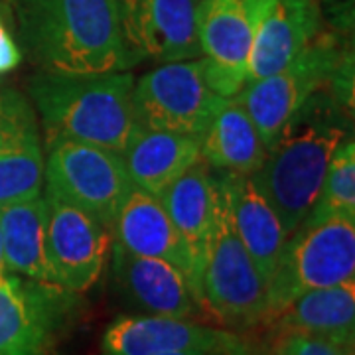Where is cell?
Returning a JSON list of instances; mask_svg holds the SVG:
<instances>
[{"mask_svg": "<svg viewBox=\"0 0 355 355\" xmlns=\"http://www.w3.org/2000/svg\"><path fill=\"white\" fill-rule=\"evenodd\" d=\"M111 233L113 241L123 245L130 253L162 259L176 266L188 279L198 300L196 270L190 247L156 196L132 188L123 207L119 209Z\"/></svg>", "mask_w": 355, "mask_h": 355, "instance_id": "e0dca14e", "label": "cell"}, {"mask_svg": "<svg viewBox=\"0 0 355 355\" xmlns=\"http://www.w3.org/2000/svg\"><path fill=\"white\" fill-rule=\"evenodd\" d=\"M241 340L231 331L203 326L188 318L119 316L103 334L101 355H162L180 352L221 354Z\"/></svg>", "mask_w": 355, "mask_h": 355, "instance_id": "5bb4252c", "label": "cell"}, {"mask_svg": "<svg viewBox=\"0 0 355 355\" xmlns=\"http://www.w3.org/2000/svg\"><path fill=\"white\" fill-rule=\"evenodd\" d=\"M44 168L32 103L14 89H0V207L40 196Z\"/></svg>", "mask_w": 355, "mask_h": 355, "instance_id": "9a60e30c", "label": "cell"}, {"mask_svg": "<svg viewBox=\"0 0 355 355\" xmlns=\"http://www.w3.org/2000/svg\"><path fill=\"white\" fill-rule=\"evenodd\" d=\"M81 314V296L53 282L0 275V355H55Z\"/></svg>", "mask_w": 355, "mask_h": 355, "instance_id": "8992f818", "label": "cell"}, {"mask_svg": "<svg viewBox=\"0 0 355 355\" xmlns=\"http://www.w3.org/2000/svg\"><path fill=\"white\" fill-rule=\"evenodd\" d=\"M355 280V217L302 221L288 235L268 282L266 316L277 318L298 296Z\"/></svg>", "mask_w": 355, "mask_h": 355, "instance_id": "277c9868", "label": "cell"}, {"mask_svg": "<svg viewBox=\"0 0 355 355\" xmlns=\"http://www.w3.org/2000/svg\"><path fill=\"white\" fill-rule=\"evenodd\" d=\"M279 342L272 355H354V347H343L338 343L308 336V334H279Z\"/></svg>", "mask_w": 355, "mask_h": 355, "instance_id": "d4e9b609", "label": "cell"}, {"mask_svg": "<svg viewBox=\"0 0 355 355\" xmlns=\"http://www.w3.org/2000/svg\"><path fill=\"white\" fill-rule=\"evenodd\" d=\"M0 229L6 270L26 279L51 282L44 235H46V200L40 193L0 207Z\"/></svg>", "mask_w": 355, "mask_h": 355, "instance_id": "603a6c76", "label": "cell"}, {"mask_svg": "<svg viewBox=\"0 0 355 355\" xmlns=\"http://www.w3.org/2000/svg\"><path fill=\"white\" fill-rule=\"evenodd\" d=\"M223 354V352H221ZM162 355H219V354H209V352H180V354H162Z\"/></svg>", "mask_w": 355, "mask_h": 355, "instance_id": "f1b7e54d", "label": "cell"}, {"mask_svg": "<svg viewBox=\"0 0 355 355\" xmlns=\"http://www.w3.org/2000/svg\"><path fill=\"white\" fill-rule=\"evenodd\" d=\"M44 251L53 284L89 291L101 277L111 249V231L87 211L46 191Z\"/></svg>", "mask_w": 355, "mask_h": 355, "instance_id": "8fae6325", "label": "cell"}, {"mask_svg": "<svg viewBox=\"0 0 355 355\" xmlns=\"http://www.w3.org/2000/svg\"><path fill=\"white\" fill-rule=\"evenodd\" d=\"M216 176L225 196L231 227L268 284L279 266L288 233L272 205L257 190L251 174L219 172Z\"/></svg>", "mask_w": 355, "mask_h": 355, "instance_id": "ac0fdd59", "label": "cell"}, {"mask_svg": "<svg viewBox=\"0 0 355 355\" xmlns=\"http://www.w3.org/2000/svg\"><path fill=\"white\" fill-rule=\"evenodd\" d=\"M217 101L198 60L160 64L132 87L137 125L196 139H202Z\"/></svg>", "mask_w": 355, "mask_h": 355, "instance_id": "9c48e42d", "label": "cell"}, {"mask_svg": "<svg viewBox=\"0 0 355 355\" xmlns=\"http://www.w3.org/2000/svg\"><path fill=\"white\" fill-rule=\"evenodd\" d=\"M111 265L116 288L146 314L191 318L200 312L188 279L162 259L130 253L111 241Z\"/></svg>", "mask_w": 355, "mask_h": 355, "instance_id": "2e32d148", "label": "cell"}, {"mask_svg": "<svg viewBox=\"0 0 355 355\" xmlns=\"http://www.w3.org/2000/svg\"><path fill=\"white\" fill-rule=\"evenodd\" d=\"M202 158L217 172L254 174L266 158L259 128L237 97H219L200 139Z\"/></svg>", "mask_w": 355, "mask_h": 355, "instance_id": "44dd1931", "label": "cell"}, {"mask_svg": "<svg viewBox=\"0 0 355 355\" xmlns=\"http://www.w3.org/2000/svg\"><path fill=\"white\" fill-rule=\"evenodd\" d=\"M22 40L44 71H127L116 0H14Z\"/></svg>", "mask_w": 355, "mask_h": 355, "instance_id": "6da1fadb", "label": "cell"}, {"mask_svg": "<svg viewBox=\"0 0 355 355\" xmlns=\"http://www.w3.org/2000/svg\"><path fill=\"white\" fill-rule=\"evenodd\" d=\"M198 2L200 0H116L128 67L146 60L174 64L200 58Z\"/></svg>", "mask_w": 355, "mask_h": 355, "instance_id": "30bf717a", "label": "cell"}, {"mask_svg": "<svg viewBox=\"0 0 355 355\" xmlns=\"http://www.w3.org/2000/svg\"><path fill=\"white\" fill-rule=\"evenodd\" d=\"M8 272L6 270V263H4V249H2V229H0V275Z\"/></svg>", "mask_w": 355, "mask_h": 355, "instance_id": "83f0119b", "label": "cell"}, {"mask_svg": "<svg viewBox=\"0 0 355 355\" xmlns=\"http://www.w3.org/2000/svg\"><path fill=\"white\" fill-rule=\"evenodd\" d=\"M44 182L46 191L87 211L109 231L135 188L123 154L76 140L48 144Z\"/></svg>", "mask_w": 355, "mask_h": 355, "instance_id": "52a82bcc", "label": "cell"}, {"mask_svg": "<svg viewBox=\"0 0 355 355\" xmlns=\"http://www.w3.org/2000/svg\"><path fill=\"white\" fill-rule=\"evenodd\" d=\"M20 60H22V51L16 46V42L0 20V76L16 69Z\"/></svg>", "mask_w": 355, "mask_h": 355, "instance_id": "484cf974", "label": "cell"}, {"mask_svg": "<svg viewBox=\"0 0 355 355\" xmlns=\"http://www.w3.org/2000/svg\"><path fill=\"white\" fill-rule=\"evenodd\" d=\"M198 40L203 79L219 97H235L247 85L253 26L245 0H200Z\"/></svg>", "mask_w": 355, "mask_h": 355, "instance_id": "7c38bea8", "label": "cell"}, {"mask_svg": "<svg viewBox=\"0 0 355 355\" xmlns=\"http://www.w3.org/2000/svg\"><path fill=\"white\" fill-rule=\"evenodd\" d=\"M217 180V176H216ZM268 284L231 227L225 196L217 182L214 233L203 263L200 302L233 328H253L266 316Z\"/></svg>", "mask_w": 355, "mask_h": 355, "instance_id": "5b68a950", "label": "cell"}, {"mask_svg": "<svg viewBox=\"0 0 355 355\" xmlns=\"http://www.w3.org/2000/svg\"><path fill=\"white\" fill-rule=\"evenodd\" d=\"M158 200L164 205L166 214L174 221L176 229L182 233L190 247L193 270H196V288L200 300L203 263L207 245L214 233L217 211V180L209 172L207 162L200 158L184 174L176 178L166 188ZM202 306V302H200Z\"/></svg>", "mask_w": 355, "mask_h": 355, "instance_id": "d6986e66", "label": "cell"}, {"mask_svg": "<svg viewBox=\"0 0 355 355\" xmlns=\"http://www.w3.org/2000/svg\"><path fill=\"white\" fill-rule=\"evenodd\" d=\"M219 355H253V354H251V352H249V347L241 342L237 347L227 349V352H223V354H219Z\"/></svg>", "mask_w": 355, "mask_h": 355, "instance_id": "4316f807", "label": "cell"}, {"mask_svg": "<svg viewBox=\"0 0 355 355\" xmlns=\"http://www.w3.org/2000/svg\"><path fill=\"white\" fill-rule=\"evenodd\" d=\"M132 87L127 71H40L30 79L28 93L48 144L76 140L123 154L137 128Z\"/></svg>", "mask_w": 355, "mask_h": 355, "instance_id": "7a4b0ae2", "label": "cell"}, {"mask_svg": "<svg viewBox=\"0 0 355 355\" xmlns=\"http://www.w3.org/2000/svg\"><path fill=\"white\" fill-rule=\"evenodd\" d=\"M200 158V139L140 125L123 150L132 186L156 198Z\"/></svg>", "mask_w": 355, "mask_h": 355, "instance_id": "ffe728a7", "label": "cell"}, {"mask_svg": "<svg viewBox=\"0 0 355 355\" xmlns=\"http://www.w3.org/2000/svg\"><path fill=\"white\" fill-rule=\"evenodd\" d=\"M268 324H275L279 334H308L354 347L355 280L304 292Z\"/></svg>", "mask_w": 355, "mask_h": 355, "instance_id": "7402d4cb", "label": "cell"}, {"mask_svg": "<svg viewBox=\"0 0 355 355\" xmlns=\"http://www.w3.org/2000/svg\"><path fill=\"white\" fill-rule=\"evenodd\" d=\"M345 51L336 36L318 34L286 67L249 81L235 95L259 128L266 150L279 140L280 132L302 105L328 85Z\"/></svg>", "mask_w": 355, "mask_h": 355, "instance_id": "ba28073f", "label": "cell"}, {"mask_svg": "<svg viewBox=\"0 0 355 355\" xmlns=\"http://www.w3.org/2000/svg\"><path fill=\"white\" fill-rule=\"evenodd\" d=\"M253 26L247 83L272 76L320 34L318 0H245Z\"/></svg>", "mask_w": 355, "mask_h": 355, "instance_id": "4fadbf2b", "label": "cell"}, {"mask_svg": "<svg viewBox=\"0 0 355 355\" xmlns=\"http://www.w3.org/2000/svg\"><path fill=\"white\" fill-rule=\"evenodd\" d=\"M355 217V142L343 137L331 154L322 190L306 221Z\"/></svg>", "mask_w": 355, "mask_h": 355, "instance_id": "cb8c5ba5", "label": "cell"}, {"mask_svg": "<svg viewBox=\"0 0 355 355\" xmlns=\"http://www.w3.org/2000/svg\"><path fill=\"white\" fill-rule=\"evenodd\" d=\"M338 107L334 97L316 101L312 95L266 150L263 166L251 174L288 235L314 207L331 154L347 135L336 114Z\"/></svg>", "mask_w": 355, "mask_h": 355, "instance_id": "3957f363", "label": "cell"}]
</instances>
